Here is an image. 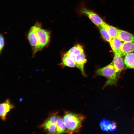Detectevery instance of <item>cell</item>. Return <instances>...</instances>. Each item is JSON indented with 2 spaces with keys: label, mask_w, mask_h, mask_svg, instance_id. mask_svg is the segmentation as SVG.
Masks as SVG:
<instances>
[{
  "label": "cell",
  "mask_w": 134,
  "mask_h": 134,
  "mask_svg": "<svg viewBox=\"0 0 134 134\" xmlns=\"http://www.w3.org/2000/svg\"><path fill=\"white\" fill-rule=\"evenodd\" d=\"M124 62L127 67L134 69V53H130L125 55Z\"/></svg>",
  "instance_id": "5bb4252c"
},
{
  "label": "cell",
  "mask_w": 134,
  "mask_h": 134,
  "mask_svg": "<svg viewBox=\"0 0 134 134\" xmlns=\"http://www.w3.org/2000/svg\"><path fill=\"white\" fill-rule=\"evenodd\" d=\"M122 56L120 53H115L113 62L115 74L118 78L124 67L123 61Z\"/></svg>",
  "instance_id": "52a82bcc"
},
{
  "label": "cell",
  "mask_w": 134,
  "mask_h": 134,
  "mask_svg": "<svg viewBox=\"0 0 134 134\" xmlns=\"http://www.w3.org/2000/svg\"><path fill=\"white\" fill-rule=\"evenodd\" d=\"M58 116V112L52 114L40 127L47 132H51L55 130L56 128V124Z\"/></svg>",
  "instance_id": "8992f818"
},
{
  "label": "cell",
  "mask_w": 134,
  "mask_h": 134,
  "mask_svg": "<svg viewBox=\"0 0 134 134\" xmlns=\"http://www.w3.org/2000/svg\"><path fill=\"white\" fill-rule=\"evenodd\" d=\"M62 62L63 64L66 66L71 67H76L75 63L66 54L62 57Z\"/></svg>",
  "instance_id": "e0dca14e"
},
{
  "label": "cell",
  "mask_w": 134,
  "mask_h": 134,
  "mask_svg": "<svg viewBox=\"0 0 134 134\" xmlns=\"http://www.w3.org/2000/svg\"><path fill=\"white\" fill-rule=\"evenodd\" d=\"M97 75L105 77L108 79L103 87L104 89L107 86L116 84L118 78L115 73L113 62L104 67L99 68L96 71Z\"/></svg>",
  "instance_id": "7a4b0ae2"
},
{
  "label": "cell",
  "mask_w": 134,
  "mask_h": 134,
  "mask_svg": "<svg viewBox=\"0 0 134 134\" xmlns=\"http://www.w3.org/2000/svg\"><path fill=\"white\" fill-rule=\"evenodd\" d=\"M100 126L102 130L106 132H113L117 128L116 124L114 122H111L105 118L100 121Z\"/></svg>",
  "instance_id": "9c48e42d"
},
{
  "label": "cell",
  "mask_w": 134,
  "mask_h": 134,
  "mask_svg": "<svg viewBox=\"0 0 134 134\" xmlns=\"http://www.w3.org/2000/svg\"><path fill=\"white\" fill-rule=\"evenodd\" d=\"M102 27L105 29L112 38L117 37L118 34V29L106 23Z\"/></svg>",
  "instance_id": "2e32d148"
},
{
  "label": "cell",
  "mask_w": 134,
  "mask_h": 134,
  "mask_svg": "<svg viewBox=\"0 0 134 134\" xmlns=\"http://www.w3.org/2000/svg\"><path fill=\"white\" fill-rule=\"evenodd\" d=\"M122 41L119 38L117 37L112 38L109 43L112 49L115 54L121 53L120 50L122 43Z\"/></svg>",
  "instance_id": "4fadbf2b"
},
{
  "label": "cell",
  "mask_w": 134,
  "mask_h": 134,
  "mask_svg": "<svg viewBox=\"0 0 134 134\" xmlns=\"http://www.w3.org/2000/svg\"><path fill=\"white\" fill-rule=\"evenodd\" d=\"M36 27L34 25L31 28L27 35V39L32 47L33 57L38 51Z\"/></svg>",
  "instance_id": "5b68a950"
},
{
  "label": "cell",
  "mask_w": 134,
  "mask_h": 134,
  "mask_svg": "<svg viewBox=\"0 0 134 134\" xmlns=\"http://www.w3.org/2000/svg\"><path fill=\"white\" fill-rule=\"evenodd\" d=\"M56 134H61L66 133V128L63 119L59 116L56 122Z\"/></svg>",
  "instance_id": "9a60e30c"
},
{
  "label": "cell",
  "mask_w": 134,
  "mask_h": 134,
  "mask_svg": "<svg viewBox=\"0 0 134 134\" xmlns=\"http://www.w3.org/2000/svg\"><path fill=\"white\" fill-rule=\"evenodd\" d=\"M67 52L73 53L76 56L84 52L83 46L79 44H77L71 48Z\"/></svg>",
  "instance_id": "ac0fdd59"
},
{
  "label": "cell",
  "mask_w": 134,
  "mask_h": 134,
  "mask_svg": "<svg viewBox=\"0 0 134 134\" xmlns=\"http://www.w3.org/2000/svg\"><path fill=\"white\" fill-rule=\"evenodd\" d=\"M14 106L10 102L8 99L0 105V116L1 119L4 120L6 118V115L11 109L14 108Z\"/></svg>",
  "instance_id": "ba28073f"
},
{
  "label": "cell",
  "mask_w": 134,
  "mask_h": 134,
  "mask_svg": "<svg viewBox=\"0 0 134 134\" xmlns=\"http://www.w3.org/2000/svg\"><path fill=\"white\" fill-rule=\"evenodd\" d=\"M100 33L103 38L106 41L109 43L111 40L112 38L109 34L105 29L102 27H98Z\"/></svg>",
  "instance_id": "d6986e66"
},
{
  "label": "cell",
  "mask_w": 134,
  "mask_h": 134,
  "mask_svg": "<svg viewBox=\"0 0 134 134\" xmlns=\"http://www.w3.org/2000/svg\"><path fill=\"white\" fill-rule=\"evenodd\" d=\"M122 56L134 52V42H124L122 43L120 50Z\"/></svg>",
  "instance_id": "7c38bea8"
},
{
  "label": "cell",
  "mask_w": 134,
  "mask_h": 134,
  "mask_svg": "<svg viewBox=\"0 0 134 134\" xmlns=\"http://www.w3.org/2000/svg\"><path fill=\"white\" fill-rule=\"evenodd\" d=\"M87 61L84 52L76 56L75 62L76 67L80 70L82 74L84 76H85V74L84 70V65Z\"/></svg>",
  "instance_id": "30bf717a"
},
{
  "label": "cell",
  "mask_w": 134,
  "mask_h": 134,
  "mask_svg": "<svg viewBox=\"0 0 134 134\" xmlns=\"http://www.w3.org/2000/svg\"><path fill=\"white\" fill-rule=\"evenodd\" d=\"M85 118L83 114L66 111L63 119L66 128V133L72 134L79 132Z\"/></svg>",
  "instance_id": "6da1fadb"
},
{
  "label": "cell",
  "mask_w": 134,
  "mask_h": 134,
  "mask_svg": "<svg viewBox=\"0 0 134 134\" xmlns=\"http://www.w3.org/2000/svg\"><path fill=\"white\" fill-rule=\"evenodd\" d=\"M4 40V37L2 34L0 36V53H1L5 45Z\"/></svg>",
  "instance_id": "ffe728a7"
},
{
  "label": "cell",
  "mask_w": 134,
  "mask_h": 134,
  "mask_svg": "<svg viewBox=\"0 0 134 134\" xmlns=\"http://www.w3.org/2000/svg\"><path fill=\"white\" fill-rule=\"evenodd\" d=\"M117 37L124 42H134V34L124 30L118 29Z\"/></svg>",
  "instance_id": "8fae6325"
},
{
  "label": "cell",
  "mask_w": 134,
  "mask_h": 134,
  "mask_svg": "<svg viewBox=\"0 0 134 134\" xmlns=\"http://www.w3.org/2000/svg\"><path fill=\"white\" fill-rule=\"evenodd\" d=\"M36 27L38 51H41L49 45L50 41V32L41 28V24L37 22L35 24Z\"/></svg>",
  "instance_id": "3957f363"
},
{
  "label": "cell",
  "mask_w": 134,
  "mask_h": 134,
  "mask_svg": "<svg viewBox=\"0 0 134 134\" xmlns=\"http://www.w3.org/2000/svg\"><path fill=\"white\" fill-rule=\"evenodd\" d=\"M79 12L82 15L88 17L91 21L98 27H103L106 23L101 17L93 11L85 7H82Z\"/></svg>",
  "instance_id": "277c9868"
},
{
  "label": "cell",
  "mask_w": 134,
  "mask_h": 134,
  "mask_svg": "<svg viewBox=\"0 0 134 134\" xmlns=\"http://www.w3.org/2000/svg\"></svg>",
  "instance_id": "44dd1931"
}]
</instances>
